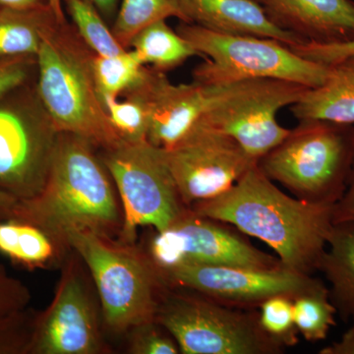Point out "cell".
Listing matches in <instances>:
<instances>
[{
	"mask_svg": "<svg viewBox=\"0 0 354 354\" xmlns=\"http://www.w3.org/2000/svg\"><path fill=\"white\" fill-rule=\"evenodd\" d=\"M334 206L286 194L256 164L227 192L189 209L264 242L286 269L312 274L335 227Z\"/></svg>",
	"mask_w": 354,
	"mask_h": 354,
	"instance_id": "cell-1",
	"label": "cell"
},
{
	"mask_svg": "<svg viewBox=\"0 0 354 354\" xmlns=\"http://www.w3.org/2000/svg\"><path fill=\"white\" fill-rule=\"evenodd\" d=\"M95 150L87 140L60 133L44 189L36 197L18 202L13 218L67 243V234L74 230L118 239L122 209L113 179Z\"/></svg>",
	"mask_w": 354,
	"mask_h": 354,
	"instance_id": "cell-2",
	"label": "cell"
},
{
	"mask_svg": "<svg viewBox=\"0 0 354 354\" xmlns=\"http://www.w3.org/2000/svg\"><path fill=\"white\" fill-rule=\"evenodd\" d=\"M95 53L73 24L55 20L44 31L37 55V90L59 132L87 140L97 151L123 143L95 84Z\"/></svg>",
	"mask_w": 354,
	"mask_h": 354,
	"instance_id": "cell-3",
	"label": "cell"
},
{
	"mask_svg": "<svg viewBox=\"0 0 354 354\" xmlns=\"http://www.w3.org/2000/svg\"><path fill=\"white\" fill-rule=\"evenodd\" d=\"M67 241L92 277L106 333L121 337L155 320L167 286L143 248L86 230L70 232Z\"/></svg>",
	"mask_w": 354,
	"mask_h": 354,
	"instance_id": "cell-4",
	"label": "cell"
},
{
	"mask_svg": "<svg viewBox=\"0 0 354 354\" xmlns=\"http://www.w3.org/2000/svg\"><path fill=\"white\" fill-rule=\"evenodd\" d=\"M353 160V125L302 120L257 165L292 196L335 205L346 190Z\"/></svg>",
	"mask_w": 354,
	"mask_h": 354,
	"instance_id": "cell-5",
	"label": "cell"
},
{
	"mask_svg": "<svg viewBox=\"0 0 354 354\" xmlns=\"http://www.w3.org/2000/svg\"><path fill=\"white\" fill-rule=\"evenodd\" d=\"M176 31L205 60L192 71V81L205 86L248 80L279 79L313 88L323 85L330 65L311 62L277 39L223 34L180 22Z\"/></svg>",
	"mask_w": 354,
	"mask_h": 354,
	"instance_id": "cell-6",
	"label": "cell"
},
{
	"mask_svg": "<svg viewBox=\"0 0 354 354\" xmlns=\"http://www.w3.org/2000/svg\"><path fill=\"white\" fill-rule=\"evenodd\" d=\"M155 321L183 354H281L285 346L263 329L257 309L221 304L183 288L167 286Z\"/></svg>",
	"mask_w": 354,
	"mask_h": 354,
	"instance_id": "cell-7",
	"label": "cell"
},
{
	"mask_svg": "<svg viewBox=\"0 0 354 354\" xmlns=\"http://www.w3.org/2000/svg\"><path fill=\"white\" fill-rule=\"evenodd\" d=\"M59 130L41 102L36 83L0 100V190L21 200L44 189L57 150Z\"/></svg>",
	"mask_w": 354,
	"mask_h": 354,
	"instance_id": "cell-8",
	"label": "cell"
},
{
	"mask_svg": "<svg viewBox=\"0 0 354 354\" xmlns=\"http://www.w3.org/2000/svg\"><path fill=\"white\" fill-rule=\"evenodd\" d=\"M100 157L118 190L123 214L118 241L135 243L137 230L162 232L189 209L184 205L162 149L148 141L100 151Z\"/></svg>",
	"mask_w": 354,
	"mask_h": 354,
	"instance_id": "cell-9",
	"label": "cell"
},
{
	"mask_svg": "<svg viewBox=\"0 0 354 354\" xmlns=\"http://www.w3.org/2000/svg\"><path fill=\"white\" fill-rule=\"evenodd\" d=\"M208 87V108L201 120L232 137L257 162L290 131L279 124V111L299 101L310 88L279 79H248Z\"/></svg>",
	"mask_w": 354,
	"mask_h": 354,
	"instance_id": "cell-10",
	"label": "cell"
},
{
	"mask_svg": "<svg viewBox=\"0 0 354 354\" xmlns=\"http://www.w3.org/2000/svg\"><path fill=\"white\" fill-rule=\"evenodd\" d=\"M101 304L85 263L72 249L50 306L38 312L28 354H104Z\"/></svg>",
	"mask_w": 354,
	"mask_h": 354,
	"instance_id": "cell-11",
	"label": "cell"
},
{
	"mask_svg": "<svg viewBox=\"0 0 354 354\" xmlns=\"http://www.w3.org/2000/svg\"><path fill=\"white\" fill-rule=\"evenodd\" d=\"M232 225L188 209L171 227L156 232L143 248L158 271L181 265H223L254 269L283 267Z\"/></svg>",
	"mask_w": 354,
	"mask_h": 354,
	"instance_id": "cell-12",
	"label": "cell"
},
{
	"mask_svg": "<svg viewBox=\"0 0 354 354\" xmlns=\"http://www.w3.org/2000/svg\"><path fill=\"white\" fill-rule=\"evenodd\" d=\"M164 152L187 208L227 192L257 164L232 137L201 118L181 141Z\"/></svg>",
	"mask_w": 354,
	"mask_h": 354,
	"instance_id": "cell-13",
	"label": "cell"
},
{
	"mask_svg": "<svg viewBox=\"0 0 354 354\" xmlns=\"http://www.w3.org/2000/svg\"><path fill=\"white\" fill-rule=\"evenodd\" d=\"M165 285L196 291L221 304L258 309L269 298L283 295L295 299L323 285L312 274L285 267L254 269L223 265H181L158 271Z\"/></svg>",
	"mask_w": 354,
	"mask_h": 354,
	"instance_id": "cell-14",
	"label": "cell"
},
{
	"mask_svg": "<svg viewBox=\"0 0 354 354\" xmlns=\"http://www.w3.org/2000/svg\"><path fill=\"white\" fill-rule=\"evenodd\" d=\"M121 95L135 100L145 109L149 143L169 150L186 136L206 111L209 88L194 81L171 83L165 72L145 65L138 81Z\"/></svg>",
	"mask_w": 354,
	"mask_h": 354,
	"instance_id": "cell-15",
	"label": "cell"
},
{
	"mask_svg": "<svg viewBox=\"0 0 354 354\" xmlns=\"http://www.w3.org/2000/svg\"><path fill=\"white\" fill-rule=\"evenodd\" d=\"M263 7L272 24L306 43L354 41L353 0H265Z\"/></svg>",
	"mask_w": 354,
	"mask_h": 354,
	"instance_id": "cell-16",
	"label": "cell"
},
{
	"mask_svg": "<svg viewBox=\"0 0 354 354\" xmlns=\"http://www.w3.org/2000/svg\"><path fill=\"white\" fill-rule=\"evenodd\" d=\"M188 22L223 34L277 39L293 46L306 43L272 24L262 4L253 0H179Z\"/></svg>",
	"mask_w": 354,
	"mask_h": 354,
	"instance_id": "cell-17",
	"label": "cell"
},
{
	"mask_svg": "<svg viewBox=\"0 0 354 354\" xmlns=\"http://www.w3.org/2000/svg\"><path fill=\"white\" fill-rule=\"evenodd\" d=\"M290 108L298 121L324 120L353 125L354 55L330 65L326 82L308 88Z\"/></svg>",
	"mask_w": 354,
	"mask_h": 354,
	"instance_id": "cell-18",
	"label": "cell"
},
{
	"mask_svg": "<svg viewBox=\"0 0 354 354\" xmlns=\"http://www.w3.org/2000/svg\"><path fill=\"white\" fill-rule=\"evenodd\" d=\"M67 242L28 221L11 218L0 221V253L25 269H62L71 253Z\"/></svg>",
	"mask_w": 354,
	"mask_h": 354,
	"instance_id": "cell-19",
	"label": "cell"
},
{
	"mask_svg": "<svg viewBox=\"0 0 354 354\" xmlns=\"http://www.w3.org/2000/svg\"><path fill=\"white\" fill-rule=\"evenodd\" d=\"M317 271L330 283V297L337 313L354 321V230L335 225Z\"/></svg>",
	"mask_w": 354,
	"mask_h": 354,
	"instance_id": "cell-20",
	"label": "cell"
},
{
	"mask_svg": "<svg viewBox=\"0 0 354 354\" xmlns=\"http://www.w3.org/2000/svg\"><path fill=\"white\" fill-rule=\"evenodd\" d=\"M55 20L50 6L32 10L0 8V57L38 55L44 32Z\"/></svg>",
	"mask_w": 354,
	"mask_h": 354,
	"instance_id": "cell-21",
	"label": "cell"
},
{
	"mask_svg": "<svg viewBox=\"0 0 354 354\" xmlns=\"http://www.w3.org/2000/svg\"><path fill=\"white\" fill-rule=\"evenodd\" d=\"M140 62L158 71H171L181 66L189 58L199 55L198 51L167 20L158 21L140 31L130 43Z\"/></svg>",
	"mask_w": 354,
	"mask_h": 354,
	"instance_id": "cell-22",
	"label": "cell"
},
{
	"mask_svg": "<svg viewBox=\"0 0 354 354\" xmlns=\"http://www.w3.org/2000/svg\"><path fill=\"white\" fill-rule=\"evenodd\" d=\"M176 18L188 22L179 0H122L118 7L111 31L125 50H129L132 39L148 26Z\"/></svg>",
	"mask_w": 354,
	"mask_h": 354,
	"instance_id": "cell-23",
	"label": "cell"
},
{
	"mask_svg": "<svg viewBox=\"0 0 354 354\" xmlns=\"http://www.w3.org/2000/svg\"><path fill=\"white\" fill-rule=\"evenodd\" d=\"M293 311L298 334L312 344L327 339L335 325L337 308L330 300L329 288L324 283L295 297Z\"/></svg>",
	"mask_w": 354,
	"mask_h": 354,
	"instance_id": "cell-24",
	"label": "cell"
},
{
	"mask_svg": "<svg viewBox=\"0 0 354 354\" xmlns=\"http://www.w3.org/2000/svg\"><path fill=\"white\" fill-rule=\"evenodd\" d=\"M64 2L79 36L95 55L116 57L127 53L128 50L115 39L106 21L90 2L86 0H64Z\"/></svg>",
	"mask_w": 354,
	"mask_h": 354,
	"instance_id": "cell-25",
	"label": "cell"
},
{
	"mask_svg": "<svg viewBox=\"0 0 354 354\" xmlns=\"http://www.w3.org/2000/svg\"><path fill=\"white\" fill-rule=\"evenodd\" d=\"M144 67L145 65L131 50L116 57L95 55L93 69L101 99H118L138 81Z\"/></svg>",
	"mask_w": 354,
	"mask_h": 354,
	"instance_id": "cell-26",
	"label": "cell"
},
{
	"mask_svg": "<svg viewBox=\"0 0 354 354\" xmlns=\"http://www.w3.org/2000/svg\"><path fill=\"white\" fill-rule=\"evenodd\" d=\"M111 124L123 142L148 141V115L145 109L135 100L104 97L102 100Z\"/></svg>",
	"mask_w": 354,
	"mask_h": 354,
	"instance_id": "cell-27",
	"label": "cell"
},
{
	"mask_svg": "<svg viewBox=\"0 0 354 354\" xmlns=\"http://www.w3.org/2000/svg\"><path fill=\"white\" fill-rule=\"evenodd\" d=\"M259 320L263 329L285 348L298 342L292 298L278 295L266 300L259 306Z\"/></svg>",
	"mask_w": 354,
	"mask_h": 354,
	"instance_id": "cell-28",
	"label": "cell"
},
{
	"mask_svg": "<svg viewBox=\"0 0 354 354\" xmlns=\"http://www.w3.org/2000/svg\"><path fill=\"white\" fill-rule=\"evenodd\" d=\"M37 314L27 307L0 318V354H28Z\"/></svg>",
	"mask_w": 354,
	"mask_h": 354,
	"instance_id": "cell-29",
	"label": "cell"
},
{
	"mask_svg": "<svg viewBox=\"0 0 354 354\" xmlns=\"http://www.w3.org/2000/svg\"><path fill=\"white\" fill-rule=\"evenodd\" d=\"M127 353L179 354L178 344L169 330L155 320L136 326L127 333Z\"/></svg>",
	"mask_w": 354,
	"mask_h": 354,
	"instance_id": "cell-30",
	"label": "cell"
},
{
	"mask_svg": "<svg viewBox=\"0 0 354 354\" xmlns=\"http://www.w3.org/2000/svg\"><path fill=\"white\" fill-rule=\"evenodd\" d=\"M37 55L0 57V100L30 82L32 73H37Z\"/></svg>",
	"mask_w": 354,
	"mask_h": 354,
	"instance_id": "cell-31",
	"label": "cell"
},
{
	"mask_svg": "<svg viewBox=\"0 0 354 354\" xmlns=\"http://www.w3.org/2000/svg\"><path fill=\"white\" fill-rule=\"evenodd\" d=\"M31 291L20 279L13 278L0 265V318L29 307Z\"/></svg>",
	"mask_w": 354,
	"mask_h": 354,
	"instance_id": "cell-32",
	"label": "cell"
},
{
	"mask_svg": "<svg viewBox=\"0 0 354 354\" xmlns=\"http://www.w3.org/2000/svg\"><path fill=\"white\" fill-rule=\"evenodd\" d=\"M298 55L324 65L337 64L339 60L354 55V41L341 44L304 43L290 46Z\"/></svg>",
	"mask_w": 354,
	"mask_h": 354,
	"instance_id": "cell-33",
	"label": "cell"
},
{
	"mask_svg": "<svg viewBox=\"0 0 354 354\" xmlns=\"http://www.w3.org/2000/svg\"><path fill=\"white\" fill-rule=\"evenodd\" d=\"M334 223L354 230V160L346 190L334 206Z\"/></svg>",
	"mask_w": 354,
	"mask_h": 354,
	"instance_id": "cell-34",
	"label": "cell"
},
{
	"mask_svg": "<svg viewBox=\"0 0 354 354\" xmlns=\"http://www.w3.org/2000/svg\"><path fill=\"white\" fill-rule=\"evenodd\" d=\"M321 354H354V324L337 342L321 349Z\"/></svg>",
	"mask_w": 354,
	"mask_h": 354,
	"instance_id": "cell-35",
	"label": "cell"
},
{
	"mask_svg": "<svg viewBox=\"0 0 354 354\" xmlns=\"http://www.w3.org/2000/svg\"><path fill=\"white\" fill-rule=\"evenodd\" d=\"M48 6L46 0H0V8L32 10Z\"/></svg>",
	"mask_w": 354,
	"mask_h": 354,
	"instance_id": "cell-36",
	"label": "cell"
},
{
	"mask_svg": "<svg viewBox=\"0 0 354 354\" xmlns=\"http://www.w3.org/2000/svg\"><path fill=\"white\" fill-rule=\"evenodd\" d=\"M90 2L102 14L104 20L115 19L116 13L118 10L120 0H86Z\"/></svg>",
	"mask_w": 354,
	"mask_h": 354,
	"instance_id": "cell-37",
	"label": "cell"
},
{
	"mask_svg": "<svg viewBox=\"0 0 354 354\" xmlns=\"http://www.w3.org/2000/svg\"><path fill=\"white\" fill-rule=\"evenodd\" d=\"M18 202L17 198L0 190V221L13 218Z\"/></svg>",
	"mask_w": 354,
	"mask_h": 354,
	"instance_id": "cell-38",
	"label": "cell"
},
{
	"mask_svg": "<svg viewBox=\"0 0 354 354\" xmlns=\"http://www.w3.org/2000/svg\"><path fill=\"white\" fill-rule=\"evenodd\" d=\"M48 6L53 9L58 21H66V15L64 8V0H46Z\"/></svg>",
	"mask_w": 354,
	"mask_h": 354,
	"instance_id": "cell-39",
	"label": "cell"
},
{
	"mask_svg": "<svg viewBox=\"0 0 354 354\" xmlns=\"http://www.w3.org/2000/svg\"><path fill=\"white\" fill-rule=\"evenodd\" d=\"M253 1H255V2H258V3H260V4H264V2H265V0H253Z\"/></svg>",
	"mask_w": 354,
	"mask_h": 354,
	"instance_id": "cell-40",
	"label": "cell"
}]
</instances>
